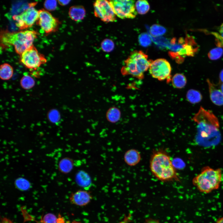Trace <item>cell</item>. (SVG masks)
I'll return each mask as SVG.
<instances>
[{
    "label": "cell",
    "instance_id": "1",
    "mask_svg": "<svg viewBox=\"0 0 223 223\" xmlns=\"http://www.w3.org/2000/svg\"><path fill=\"white\" fill-rule=\"evenodd\" d=\"M193 119L197 124L195 139L198 145L209 147L219 143L221 136L219 122L211 111L201 107Z\"/></svg>",
    "mask_w": 223,
    "mask_h": 223
},
{
    "label": "cell",
    "instance_id": "2",
    "mask_svg": "<svg viewBox=\"0 0 223 223\" xmlns=\"http://www.w3.org/2000/svg\"><path fill=\"white\" fill-rule=\"evenodd\" d=\"M149 167L152 175L159 181L164 182L180 181L170 155L163 149H159L153 152Z\"/></svg>",
    "mask_w": 223,
    "mask_h": 223
},
{
    "label": "cell",
    "instance_id": "3",
    "mask_svg": "<svg viewBox=\"0 0 223 223\" xmlns=\"http://www.w3.org/2000/svg\"><path fill=\"white\" fill-rule=\"evenodd\" d=\"M152 61L148 59L147 55L142 51H134L124 61L121 73L124 75H130L142 79Z\"/></svg>",
    "mask_w": 223,
    "mask_h": 223
},
{
    "label": "cell",
    "instance_id": "4",
    "mask_svg": "<svg viewBox=\"0 0 223 223\" xmlns=\"http://www.w3.org/2000/svg\"><path fill=\"white\" fill-rule=\"evenodd\" d=\"M37 33L34 31L26 30L18 32L2 33L0 39L5 45H13L16 52L21 55L25 50L33 46L37 37Z\"/></svg>",
    "mask_w": 223,
    "mask_h": 223
},
{
    "label": "cell",
    "instance_id": "5",
    "mask_svg": "<svg viewBox=\"0 0 223 223\" xmlns=\"http://www.w3.org/2000/svg\"><path fill=\"white\" fill-rule=\"evenodd\" d=\"M220 169H213L208 166L203 167L201 173L193 180V183L201 192L209 193L217 189L221 181Z\"/></svg>",
    "mask_w": 223,
    "mask_h": 223
},
{
    "label": "cell",
    "instance_id": "6",
    "mask_svg": "<svg viewBox=\"0 0 223 223\" xmlns=\"http://www.w3.org/2000/svg\"><path fill=\"white\" fill-rule=\"evenodd\" d=\"M114 12L118 17L122 19H133L137 14L134 1L132 0L109 1Z\"/></svg>",
    "mask_w": 223,
    "mask_h": 223
},
{
    "label": "cell",
    "instance_id": "7",
    "mask_svg": "<svg viewBox=\"0 0 223 223\" xmlns=\"http://www.w3.org/2000/svg\"><path fill=\"white\" fill-rule=\"evenodd\" d=\"M20 61L27 68L34 70L46 62L44 55L39 53L33 46L20 55Z\"/></svg>",
    "mask_w": 223,
    "mask_h": 223
},
{
    "label": "cell",
    "instance_id": "8",
    "mask_svg": "<svg viewBox=\"0 0 223 223\" xmlns=\"http://www.w3.org/2000/svg\"><path fill=\"white\" fill-rule=\"evenodd\" d=\"M35 3L29 4V7L19 15L13 16L16 21L15 24L20 29H24L32 26L39 19V12L33 6Z\"/></svg>",
    "mask_w": 223,
    "mask_h": 223
},
{
    "label": "cell",
    "instance_id": "9",
    "mask_svg": "<svg viewBox=\"0 0 223 223\" xmlns=\"http://www.w3.org/2000/svg\"><path fill=\"white\" fill-rule=\"evenodd\" d=\"M151 76L159 80H169L171 67L169 62L164 59H159L152 61L149 68Z\"/></svg>",
    "mask_w": 223,
    "mask_h": 223
},
{
    "label": "cell",
    "instance_id": "10",
    "mask_svg": "<svg viewBox=\"0 0 223 223\" xmlns=\"http://www.w3.org/2000/svg\"><path fill=\"white\" fill-rule=\"evenodd\" d=\"M95 16L105 22H113L116 19V15L109 1L98 0L94 3Z\"/></svg>",
    "mask_w": 223,
    "mask_h": 223
},
{
    "label": "cell",
    "instance_id": "11",
    "mask_svg": "<svg viewBox=\"0 0 223 223\" xmlns=\"http://www.w3.org/2000/svg\"><path fill=\"white\" fill-rule=\"evenodd\" d=\"M38 12V24L46 33H49L56 30L59 23L56 18L44 9L39 10Z\"/></svg>",
    "mask_w": 223,
    "mask_h": 223
},
{
    "label": "cell",
    "instance_id": "12",
    "mask_svg": "<svg viewBox=\"0 0 223 223\" xmlns=\"http://www.w3.org/2000/svg\"><path fill=\"white\" fill-rule=\"evenodd\" d=\"M92 199L90 194L88 191L80 190L72 194L70 198L71 203L79 206H84L88 204Z\"/></svg>",
    "mask_w": 223,
    "mask_h": 223
},
{
    "label": "cell",
    "instance_id": "13",
    "mask_svg": "<svg viewBox=\"0 0 223 223\" xmlns=\"http://www.w3.org/2000/svg\"><path fill=\"white\" fill-rule=\"evenodd\" d=\"M207 82L208 85L210 98L212 102L217 106L223 105V93L222 91L209 79H207Z\"/></svg>",
    "mask_w": 223,
    "mask_h": 223
},
{
    "label": "cell",
    "instance_id": "14",
    "mask_svg": "<svg viewBox=\"0 0 223 223\" xmlns=\"http://www.w3.org/2000/svg\"><path fill=\"white\" fill-rule=\"evenodd\" d=\"M141 156L138 150L131 149L127 150L125 153L124 160L125 163L130 166L138 164L140 161Z\"/></svg>",
    "mask_w": 223,
    "mask_h": 223
},
{
    "label": "cell",
    "instance_id": "15",
    "mask_svg": "<svg viewBox=\"0 0 223 223\" xmlns=\"http://www.w3.org/2000/svg\"><path fill=\"white\" fill-rule=\"evenodd\" d=\"M70 18L75 21H81L85 16L86 11L83 7L81 6H74L71 7L69 11Z\"/></svg>",
    "mask_w": 223,
    "mask_h": 223
},
{
    "label": "cell",
    "instance_id": "16",
    "mask_svg": "<svg viewBox=\"0 0 223 223\" xmlns=\"http://www.w3.org/2000/svg\"><path fill=\"white\" fill-rule=\"evenodd\" d=\"M75 180L80 186L85 188H89L91 184V180L89 175L85 171H79L76 174Z\"/></svg>",
    "mask_w": 223,
    "mask_h": 223
},
{
    "label": "cell",
    "instance_id": "17",
    "mask_svg": "<svg viewBox=\"0 0 223 223\" xmlns=\"http://www.w3.org/2000/svg\"><path fill=\"white\" fill-rule=\"evenodd\" d=\"M74 165L73 161L71 159L65 157L61 159L58 164L59 171L62 173L67 174L73 169Z\"/></svg>",
    "mask_w": 223,
    "mask_h": 223
},
{
    "label": "cell",
    "instance_id": "18",
    "mask_svg": "<svg viewBox=\"0 0 223 223\" xmlns=\"http://www.w3.org/2000/svg\"><path fill=\"white\" fill-rule=\"evenodd\" d=\"M13 69L12 67L7 63L2 64L0 67V77L3 80H9L12 77Z\"/></svg>",
    "mask_w": 223,
    "mask_h": 223
},
{
    "label": "cell",
    "instance_id": "19",
    "mask_svg": "<svg viewBox=\"0 0 223 223\" xmlns=\"http://www.w3.org/2000/svg\"><path fill=\"white\" fill-rule=\"evenodd\" d=\"M186 98L189 102L194 104L201 101L202 96L199 91L194 89H190L186 93Z\"/></svg>",
    "mask_w": 223,
    "mask_h": 223
},
{
    "label": "cell",
    "instance_id": "20",
    "mask_svg": "<svg viewBox=\"0 0 223 223\" xmlns=\"http://www.w3.org/2000/svg\"><path fill=\"white\" fill-rule=\"evenodd\" d=\"M171 81L173 87L178 89L184 87L187 82L186 77L181 73H177L174 75L172 78Z\"/></svg>",
    "mask_w": 223,
    "mask_h": 223
},
{
    "label": "cell",
    "instance_id": "21",
    "mask_svg": "<svg viewBox=\"0 0 223 223\" xmlns=\"http://www.w3.org/2000/svg\"><path fill=\"white\" fill-rule=\"evenodd\" d=\"M120 111L115 107H111L107 112V119L109 121L112 123L118 122L120 119Z\"/></svg>",
    "mask_w": 223,
    "mask_h": 223
},
{
    "label": "cell",
    "instance_id": "22",
    "mask_svg": "<svg viewBox=\"0 0 223 223\" xmlns=\"http://www.w3.org/2000/svg\"><path fill=\"white\" fill-rule=\"evenodd\" d=\"M21 87L25 90H29L32 88L35 85L34 79L28 74H25L20 81Z\"/></svg>",
    "mask_w": 223,
    "mask_h": 223
},
{
    "label": "cell",
    "instance_id": "23",
    "mask_svg": "<svg viewBox=\"0 0 223 223\" xmlns=\"http://www.w3.org/2000/svg\"><path fill=\"white\" fill-rule=\"evenodd\" d=\"M135 6L137 12L141 15L145 14L150 9L149 4L146 0L137 1L135 4Z\"/></svg>",
    "mask_w": 223,
    "mask_h": 223
},
{
    "label": "cell",
    "instance_id": "24",
    "mask_svg": "<svg viewBox=\"0 0 223 223\" xmlns=\"http://www.w3.org/2000/svg\"><path fill=\"white\" fill-rule=\"evenodd\" d=\"M166 32V29L163 26L158 24L152 25L150 28V32L154 37H158L164 35Z\"/></svg>",
    "mask_w": 223,
    "mask_h": 223
},
{
    "label": "cell",
    "instance_id": "25",
    "mask_svg": "<svg viewBox=\"0 0 223 223\" xmlns=\"http://www.w3.org/2000/svg\"><path fill=\"white\" fill-rule=\"evenodd\" d=\"M15 185L17 188L21 190L24 191L28 190L30 187L29 182L26 179L19 178L15 181Z\"/></svg>",
    "mask_w": 223,
    "mask_h": 223
},
{
    "label": "cell",
    "instance_id": "26",
    "mask_svg": "<svg viewBox=\"0 0 223 223\" xmlns=\"http://www.w3.org/2000/svg\"><path fill=\"white\" fill-rule=\"evenodd\" d=\"M223 55V49L220 47H217L211 50L208 56L210 59L216 60L220 59Z\"/></svg>",
    "mask_w": 223,
    "mask_h": 223
},
{
    "label": "cell",
    "instance_id": "27",
    "mask_svg": "<svg viewBox=\"0 0 223 223\" xmlns=\"http://www.w3.org/2000/svg\"><path fill=\"white\" fill-rule=\"evenodd\" d=\"M139 42L140 44L144 47H147L151 44V39L148 34L142 33L138 37Z\"/></svg>",
    "mask_w": 223,
    "mask_h": 223
},
{
    "label": "cell",
    "instance_id": "28",
    "mask_svg": "<svg viewBox=\"0 0 223 223\" xmlns=\"http://www.w3.org/2000/svg\"><path fill=\"white\" fill-rule=\"evenodd\" d=\"M102 50L106 52L112 51L114 47V42L111 39H106L103 40L101 44Z\"/></svg>",
    "mask_w": 223,
    "mask_h": 223
},
{
    "label": "cell",
    "instance_id": "29",
    "mask_svg": "<svg viewBox=\"0 0 223 223\" xmlns=\"http://www.w3.org/2000/svg\"><path fill=\"white\" fill-rule=\"evenodd\" d=\"M48 116L49 121L53 123H58L60 120L59 113L55 109L50 110L48 114Z\"/></svg>",
    "mask_w": 223,
    "mask_h": 223
},
{
    "label": "cell",
    "instance_id": "30",
    "mask_svg": "<svg viewBox=\"0 0 223 223\" xmlns=\"http://www.w3.org/2000/svg\"><path fill=\"white\" fill-rule=\"evenodd\" d=\"M58 218L54 215L49 213L46 214L43 218V223H58Z\"/></svg>",
    "mask_w": 223,
    "mask_h": 223
},
{
    "label": "cell",
    "instance_id": "31",
    "mask_svg": "<svg viewBox=\"0 0 223 223\" xmlns=\"http://www.w3.org/2000/svg\"><path fill=\"white\" fill-rule=\"evenodd\" d=\"M56 0H46L44 3L45 8L49 11L55 10L57 7Z\"/></svg>",
    "mask_w": 223,
    "mask_h": 223
},
{
    "label": "cell",
    "instance_id": "32",
    "mask_svg": "<svg viewBox=\"0 0 223 223\" xmlns=\"http://www.w3.org/2000/svg\"><path fill=\"white\" fill-rule=\"evenodd\" d=\"M144 223H160V221L157 219L152 218H148L145 221Z\"/></svg>",
    "mask_w": 223,
    "mask_h": 223
},
{
    "label": "cell",
    "instance_id": "33",
    "mask_svg": "<svg viewBox=\"0 0 223 223\" xmlns=\"http://www.w3.org/2000/svg\"><path fill=\"white\" fill-rule=\"evenodd\" d=\"M223 84V69L221 70L219 75V84Z\"/></svg>",
    "mask_w": 223,
    "mask_h": 223
},
{
    "label": "cell",
    "instance_id": "34",
    "mask_svg": "<svg viewBox=\"0 0 223 223\" xmlns=\"http://www.w3.org/2000/svg\"><path fill=\"white\" fill-rule=\"evenodd\" d=\"M59 3L62 6H64L68 4L70 1L69 0H58Z\"/></svg>",
    "mask_w": 223,
    "mask_h": 223
},
{
    "label": "cell",
    "instance_id": "35",
    "mask_svg": "<svg viewBox=\"0 0 223 223\" xmlns=\"http://www.w3.org/2000/svg\"><path fill=\"white\" fill-rule=\"evenodd\" d=\"M1 223H14L10 220L6 218H3L2 221Z\"/></svg>",
    "mask_w": 223,
    "mask_h": 223
},
{
    "label": "cell",
    "instance_id": "36",
    "mask_svg": "<svg viewBox=\"0 0 223 223\" xmlns=\"http://www.w3.org/2000/svg\"><path fill=\"white\" fill-rule=\"evenodd\" d=\"M215 223H223V216L218 219Z\"/></svg>",
    "mask_w": 223,
    "mask_h": 223
},
{
    "label": "cell",
    "instance_id": "37",
    "mask_svg": "<svg viewBox=\"0 0 223 223\" xmlns=\"http://www.w3.org/2000/svg\"><path fill=\"white\" fill-rule=\"evenodd\" d=\"M219 30V32L221 34V36L223 37V24L221 26Z\"/></svg>",
    "mask_w": 223,
    "mask_h": 223
},
{
    "label": "cell",
    "instance_id": "38",
    "mask_svg": "<svg viewBox=\"0 0 223 223\" xmlns=\"http://www.w3.org/2000/svg\"><path fill=\"white\" fill-rule=\"evenodd\" d=\"M58 223H65L64 221L61 217L58 218Z\"/></svg>",
    "mask_w": 223,
    "mask_h": 223
},
{
    "label": "cell",
    "instance_id": "39",
    "mask_svg": "<svg viewBox=\"0 0 223 223\" xmlns=\"http://www.w3.org/2000/svg\"><path fill=\"white\" fill-rule=\"evenodd\" d=\"M219 84V89L223 93V84Z\"/></svg>",
    "mask_w": 223,
    "mask_h": 223
},
{
    "label": "cell",
    "instance_id": "40",
    "mask_svg": "<svg viewBox=\"0 0 223 223\" xmlns=\"http://www.w3.org/2000/svg\"><path fill=\"white\" fill-rule=\"evenodd\" d=\"M72 223H80L79 222L74 221Z\"/></svg>",
    "mask_w": 223,
    "mask_h": 223
}]
</instances>
